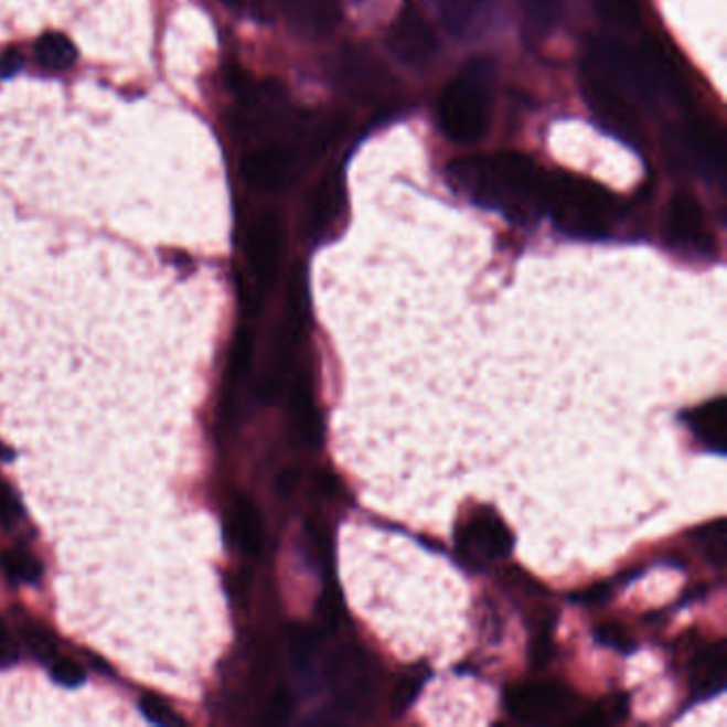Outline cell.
I'll use <instances>...</instances> for the list:
<instances>
[{"label": "cell", "instance_id": "6da1fadb", "mask_svg": "<svg viewBox=\"0 0 727 727\" xmlns=\"http://www.w3.org/2000/svg\"><path fill=\"white\" fill-rule=\"evenodd\" d=\"M448 173L452 184L478 205L495 210L510 221L527 224L544 216L548 175L523 154L500 152L455 160Z\"/></svg>", "mask_w": 727, "mask_h": 727}, {"label": "cell", "instance_id": "7a4b0ae2", "mask_svg": "<svg viewBox=\"0 0 727 727\" xmlns=\"http://www.w3.org/2000/svg\"><path fill=\"white\" fill-rule=\"evenodd\" d=\"M591 64L623 93L651 105L674 107L685 96L674 64L655 43H642L630 50L617 41H601L591 52Z\"/></svg>", "mask_w": 727, "mask_h": 727}, {"label": "cell", "instance_id": "3957f363", "mask_svg": "<svg viewBox=\"0 0 727 727\" xmlns=\"http://www.w3.org/2000/svg\"><path fill=\"white\" fill-rule=\"evenodd\" d=\"M495 64L478 56L461 66L440 98V127L450 141L475 143L491 125Z\"/></svg>", "mask_w": 727, "mask_h": 727}, {"label": "cell", "instance_id": "277c9868", "mask_svg": "<svg viewBox=\"0 0 727 727\" xmlns=\"http://www.w3.org/2000/svg\"><path fill=\"white\" fill-rule=\"evenodd\" d=\"M617 212L612 194L598 184L568 173L548 175L544 216H550L568 235L585 239L606 237L614 226Z\"/></svg>", "mask_w": 727, "mask_h": 727}, {"label": "cell", "instance_id": "5b68a950", "mask_svg": "<svg viewBox=\"0 0 727 727\" xmlns=\"http://www.w3.org/2000/svg\"><path fill=\"white\" fill-rule=\"evenodd\" d=\"M324 139H301L297 143H271L253 152L242 164V173L254 189H282L292 182L303 160L322 150Z\"/></svg>", "mask_w": 727, "mask_h": 727}, {"label": "cell", "instance_id": "8992f818", "mask_svg": "<svg viewBox=\"0 0 727 727\" xmlns=\"http://www.w3.org/2000/svg\"><path fill=\"white\" fill-rule=\"evenodd\" d=\"M585 96L589 103V109L596 114L603 127L619 139L638 146L642 130L638 116L633 111L632 103L628 93H623L608 75H603L600 68L594 64L587 66L585 73Z\"/></svg>", "mask_w": 727, "mask_h": 727}, {"label": "cell", "instance_id": "52a82bcc", "mask_svg": "<svg viewBox=\"0 0 727 727\" xmlns=\"http://www.w3.org/2000/svg\"><path fill=\"white\" fill-rule=\"evenodd\" d=\"M329 683L340 699V704L349 710H367L370 697L376 692V674L372 662L359 649L346 646L333 655L329 664Z\"/></svg>", "mask_w": 727, "mask_h": 727}, {"label": "cell", "instance_id": "ba28073f", "mask_svg": "<svg viewBox=\"0 0 727 727\" xmlns=\"http://www.w3.org/2000/svg\"><path fill=\"white\" fill-rule=\"evenodd\" d=\"M455 539L461 555H466L472 562L500 559L506 557L512 548L506 523L487 507L474 510L470 521L457 527Z\"/></svg>", "mask_w": 727, "mask_h": 727}, {"label": "cell", "instance_id": "9c48e42d", "mask_svg": "<svg viewBox=\"0 0 727 727\" xmlns=\"http://www.w3.org/2000/svg\"><path fill=\"white\" fill-rule=\"evenodd\" d=\"M386 43L388 50L397 56V61L410 66L429 63L438 52L436 32L414 7H404L399 11L397 20L388 31Z\"/></svg>", "mask_w": 727, "mask_h": 727}, {"label": "cell", "instance_id": "30bf717a", "mask_svg": "<svg viewBox=\"0 0 727 727\" xmlns=\"http://www.w3.org/2000/svg\"><path fill=\"white\" fill-rule=\"evenodd\" d=\"M507 710L523 724L555 721L559 713H566L571 702L568 689L555 683H534L510 689Z\"/></svg>", "mask_w": 727, "mask_h": 727}, {"label": "cell", "instance_id": "8fae6325", "mask_svg": "<svg viewBox=\"0 0 727 727\" xmlns=\"http://www.w3.org/2000/svg\"><path fill=\"white\" fill-rule=\"evenodd\" d=\"M667 239L674 248L687 253L710 254L713 237L706 231V218L694 196L676 194L667 214Z\"/></svg>", "mask_w": 727, "mask_h": 727}, {"label": "cell", "instance_id": "7c38bea8", "mask_svg": "<svg viewBox=\"0 0 727 727\" xmlns=\"http://www.w3.org/2000/svg\"><path fill=\"white\" fill-rule=\"evenodd\" d=\"M280 256H282V222L276 214L265 212L263 216H258V221L254 222L248 235V258L258 286L265 288L276 280Z\"/></svg>", "mask_w": 727, "mask_h": 727}, {"label": "cell", "instance_id": "4fadbf2b", "mask_svg": "<svg viewBox=\"0 0 727 727\" xmlns=\"http://www.w3.org/2000/svg\"><path fill=\"white\" fill-rule=\"evenodd\" d=\"M338 79L359 100H376L388 95L391 77L386 68L367 52L350 50L338 63Z\"/></svg>", "mask_w": 727, "mask_h": 727}, {"label": "cell", "instance_id": "5bb4252c", "mask_svg": "<svg viewBox=\"0 0 727 727\" xmlns=\"http://www.w3.org/2000/svg\"><path fill=\"white\" fill-rule=\"evenodd\" d=\"M683 152L692 167L708 182H721L726 169V152L719 128L713 122L697 120L683 132Z\"/></svg>", "mask_w": 727, "mask_h": 727}, {"label": "cell", "instance_id": "9a60e30c", "mask_svg": "<svg viewBox=\"0 0 727 727\" xmlns=\"http://www.w3.org/2000/svg\"><path fill=\"white\" fill-rule=\"evenodd\" d=\"M344 212V182L340 171L331 169L324 173V178L318 182L312 192L310 205H308V233L310 237H322L331 231V226L338 222Z\"/></svg>", "mask_w": 727, "mask_h": 727}, {"label": "cell", "instance_id": "2e32d148", "mask_svg": "<svg viewBox=\"0 0 727 727\" xmlns=\"http://www.w3.org/2000/svg\"><path fill=\"white\" fill-rule=\"evenodd\" d=\"M683 420L697 442L704 443L715 455H726L727 408L724 397L685 411Z\"/></svg>", "mask_w": 727, "mask_h": 727}, {"label": "cell", "instance_id": "e0dca14e", "mask_svg": "<svg viewBox=\"0 0 727 727\" xmlns=\"http://www.w3.org/2000/svg\"><path fill=\"white\" fill-rule=\"evenodd\" d=\"M286 20L295 31L318 36L338 22V0H282Z\"/></svg>", "mask_w": 727, "mask_h": 727}, {"label": "cell", "instance_id": "ac0fdd59", "mask_svg": "<svg viewBox=\"0 0 727 727\" xmlns=\"http://www.w3.org/2000/svg\"><path fill=\"white\" fill-rule=\"evenodd\" d=\"M692 687L694 694H719L726 687V649L715 644L699 653L692 667Z\"/></svg>", "mask_w": 727, "mask_h": 727}, {"label": "cell", "instance_id": "d6986e66", "mask_svg": "<svg viewBox=\"0 0 727 727\" xmlns=\"http://www.w3.org/2000/svg\"><path fill=\"white\" fill-rule=\"evenodd\" d=\"M292 414H295V427L301 436V440L310 446H317L320 436V423H318L317 406L314 397L303 379L297 382L295 395H292Z\"/></svg>", "mask_w": 727, "mask_h": 727}, {"label": "cell", "instance_id": "ffe728a7", "mask_svg": "<svg viewBox=\"0 0 727 727\" xmlns=\"http://www.w3.org/2000/svg\"><path fill=\"white\" fill-rule=\"evenodd\" d=\"M36 58L41 66L47 71H64L77 58L75 45L61 34V32H47L36 41Z\"/></svg>", "mask_w": 727, "mask_h": 727}, {"label": "cell", "instance_id": "44dd1931", "mask_svg": "<svg viewBox=\"0 0 727 727\" xmlns=\"http://www.w3.org/2000/svg\"><path fill=\"white\" fill-rule=\"evenodd\" d=\"M235 523H237V532L244 548L256 555L260 553L263 546V523H260V514L254 506L253 500L246 495H237L235 500Z\"/></svg>", "mask_w": 727, "mask_h": 727}, {"label": "cell", "instance_id": "7402d4cb", "mask_svg": "<svg viewBox=\"0 0 727 727\" xmlns=\"http://www.w3.org/2000/svg\"><path fill=\"white\" fill-rule=\"evenodd\" d=\"M0 568L4 569L7 576L13 578L15 582H26V585L41 580V576H43L41 562L36 557H32L31 553L20 550V548L4 550L0 555Z\"/></svg>", "mask_w": 727, "mask_h": 727}, {"label": "cell", "instance_id": "603a6c76", "mask_svg": "<svg viewBox=\"0 0 727 727\" xmlns=\"http://www.w3.org/2000/svg\"><path fill=\"white\" fill-rule=\"evenodd\" d=\"M22 635H24V642H26L29 651H31L32 655H34L39 662H43V664L54 662L56 651H58V644H56L54 633L47 632V630L41 628V626H32L31 623V626H26V628L22 630Z\"/></svg>", "mask_w": 727, "mask_h": 727}, {"label": "cell", "instance_id": "cb8c5ba5", "mask_svg": "<svg viewBox=\"0 0 727 727\" xmlns=\"http://www.w3.org/2000/svg\"><path fill=\"white\" fill-rule=\"evenodd\" d=\"M139 708L143 713V717L154 724V726L175 727L184 726L186 721L164 702L157 696H143L139 702Z\"/></svg>", "mask_w": 727, "mask_h": 727}, {"label": "cell", "instance_id": "d4e9b609", "mask_svg": "<svg viewBox=\"0 0 727 727\" xmlns=\"http://www.w3.org/2000/svg\"><path fill=\"white\" fill-rule=\"evenodd\" d=\"M521 4L525 7L530 24L536 31H546L557 22L562 0H521Z\"/></svg>", "mask_w": 727, "mask_h": 727}, {"label": "cell", "instance_id": "484cf974", "mask_svg": "<svg viewBox=\"0 0 727 727\" xmlns=\"http://www.w3.org/2000/svg\"><path fill=\"white\" fill-rule=\"evenodd\" d=\"M606 18L619 29H633L640 24L638 0H606Z\"/></svg>", "mask_w": 727, "mask_h": 727}, {"label": "cell", "instance_id": "4316f807", "mask_svg": "<svg viewBox=\"0 0 727 727\" xmlns=\"http://www.w3.org/2000/svg\"><path fill=\"white\" fill-rule=\"evenodd\" d=\"M699 542L706 550V557L713 559L717 566H721L724 557H726V527H724V523L717 521L710 527H706Z\"/></svg>", "mask_w": 727, "mask_h": 727}, {"label": "cell", "instance_id": "83f0119b", "mask_svg": "<svg viewBox=\"0 0 727 727\" xmlns=\"http://www.w3.org/2000/svg\"><path fill=\"white\" fill-rule=\"evenodd\" d=\"M254 340L253 333L248 329H242L237 333L235 346H233V359H231V370L235 376L246 374L250 361H253Z\"/></svg>", "mask_w": 727, "mask_h": 727}, {"label": "cell", "instance_id": "f1b7e54d", "mask_svg": "<svg viewBox=\"0 0 727 727\" xmlns=\"http://www.w3.org/2000/svg\"><path fill=\"white\" fill-rule=\"evenodd\" d=\"M52 678L63 687L75 689V687L86 683V672H84L82 665L73 662V660H56L52 665Z\"/></svg>", "mask_w": 727, "mask_h": 727}, {"label": "cell", "instance_id": "f546056e", "mask_svg": "<svg viewBox=\"0 0 727 727\" xmlns=\"http://www.w3.org/2000/svg\"><path fill=\"white\" fill-rule=\"evenodd\" d=\"M22 514V506L20 500L15 498V493L11 491V487L0 480V525L11 527Z\"/></svg>", "mask_w": 727, "mask_h": 727}, {"label": "cell", "instance_id": "4dcf8cb0", "mask_svg": "<svg viewBox=\"0 0 727 727\" xmlns=\"http://www.w3.org/2000/svg\"><path fill=\"white\" fill-rule=\"evenodd\" d=\"M22 66H24V56L18 50H13V47L7 50L0 56V79H9V77L18 75Z\"/></svg>", "mask_w": 727, "mask_h": 727}, {"label": "cell", "instance_id": "1f68e13d", "mask_svg": "<svg viewBox=\"0 0 727 727\" xmlns=\"http://www.w3.org/2000/svg\"><path fill=\"white\" fill-rule=\"evenodd\" d=\"M418 687H420L418 681H404V683L397 687L395 697H393V708H395V713H399L402 708H406V706L410 704L414 696H416V692H418Z\"/></svg>", "mask_w": 727, "mask_h": 727}, {"label": "cell", "instance_id": "d6a6232c", "mask_svg": "<svg viewBox=\"0 0 727 727\" xmlns=\"http://www.w3.org/2000/svg\"><path fill=\"white\" fill-rule=\"evenodd\" d=\"M15 657H18V646H15L9 630L4 628V623L0 621V662L11 664Z\"/></svg>", "mask_w": 727, "mask_h": 727}, {"label": "cell", "instance_id": "836d02e7", "mask_svg": "<svg viewBox=\"0 0 727 727\" xmlns=\"http://www.w3.org/2000/svg\"><path fill=\"white\" fill-rule=\"evenodd\" d=\"M295 487H297V474H295V470H286L285 474L278 478V491L282 495H290L295 491Z\"/></svg>", "mask_w": 727, "mask_h": 727}, {"label": "cell", "instance_id": "e575fe53", "mask_svg": "<svg viewBox=\"0 0 727 727\" xmlns=\"http://www.w3.org/2000/svg\"><path fill=\"white\" fill-rule=\"evenodd\" d=\"M228 4H246V2H250V0H226Z\"/></svg>", "mask_w": 727, "mask_h": 727}, {"label": "cell", "instance_id": "d590c367", "mask_svg": "<svg viewBox=\"0 0 727 727\" xmlns=\"http://www.w3.org/2000/svg\"><path fill=\"white\" fill-rule=\"evenodd\" d=\"M0 452H2V448H0Z\"/></svg>", "mask_w": 727, "mask_h": 727}]
</instances>
